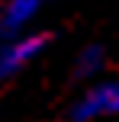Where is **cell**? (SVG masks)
<instances>
[{
    "label": "cell",
    "instance_id": "1",
    "mask_svg": "<svg viewBox=\"0 0 119 122\" xmlns=\"http://www.w3.org/2000/svg\"><path fill=\"white\" fill-rule=\"evenodd\" d=\"M48 48V32H23L0 39V80L23 74L32 61H39Z\"/></svg>",
    "mask_w": 119,
    "mask_h": 122
},
{
    "label": "cell",
    "instance_id": "2",
    "mask_svg": "<svg viewBox=\"0 0 119 122\" xmlns=\"http://www.w3.org/2000/svg\"><path fill=\"white\" fill-rule=\"evenodd\" d=\"M119 116V77L93 80L71 106V122H97Z\"/></svg>",
    "mask_w": 119,
    "mask_h": 122
},
{
    "label": "cell",
    "instance_id": "3",
    "mask_svg": "<svg viewBox=\"0 0 119 122\" xmlns=\"http://www.w3.org/2000/svg\"><path fill=\"white\" fill-rule=\"evenodd\" d=\"M42 0H3L0 3V39L23 36L39 19Z\"/></svg>",
    "mask_w": 119,
    "mask_h": 122
},
{
    "label": "cell",
    "instance_id": "4",
    "mask_svg": "<svg viewBox=\"0 0 119 122\" xmlns=\"http://www.w3.org/2000/svg\"><path fill=\"white\" fill-rule=\"evenodd\" d=\"M103 67H106L103 45H87V48H81L77 58H74V77L77 80H93V77L103 74Z\"/></svg>",
    "mask_w": 119,
    "mask_h": 122
}]
</instances>
